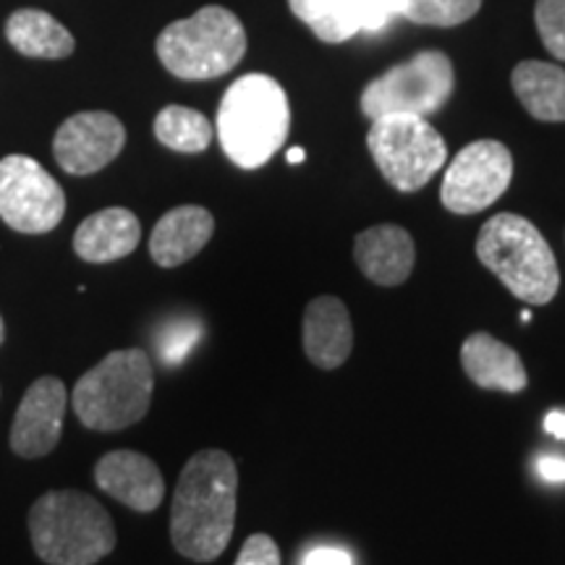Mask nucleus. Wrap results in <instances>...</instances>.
Listing matches in <instances>:
<instances>
[{
    "instance_id": "4",
    "label": "nucleus",
    "mask_w": 565,
    "mask_h": 565,
    "mask_svg": "<svg viewBox=\"0 0 565 565\" xmlns=\"http://www.w3.org/2000/svg\"><path fill=\"white\" fill-rule=\"evenodd\" d=\"M477 257L521 301L542 307L561 288V270L545 236L513 212H500L482 225Z\"/></svg>"
},
{
    "instance_id": "16",
    "label": "nucleus",
    "mask_w": 565,
    "mask_h": 565,
    "mask_svg": "<svg viewBox=\"0 0 565 565\" xmlns=\"http://www.w3.org/2000/svg\"><path fill=\"white\" fill-rule=\"evenodd\" d=\"M215 233V217L200 204H183L160 217L150 236V254L160 267H179L196 257Z\"/></svg>"
},
{
    "instance_id": "30",
    "label": "nucleus",
    "mask_w": 565,
    "mask_h": 565,
    "mask_svg": "<svg viewBox=\"0 0 565 565\" xmlns=\"http://www.w3.org/2000/svg\"><path fill=\"white\" fill-rule=\"evenodd\" d=\"M545 429H547L550 435H555L557 440L565 443V412H561V408L550 412L545 416Z\"/></svg>"
},
{
    "instance_id": "12",
    "label": "nucleus",
    "mask_w": 565,
    "mask_h": 565,
    "mask_svg": "<svg viewBox=\"0 0 565 565\" xmlns=\"http://www.w3.org/2000/svg\"><path fill=\"white\" fill-rule=\"evenodd\" d=\"M66 385L58 377H40L24 393L11 424V450L21 458L53 454L66 416Z\"/></svg>"
},
{
    "instance_id": "27",
    "label": "nucleus",
    "mask_w": 565,
    "mask_h": 565,
    "mask_svg": "<svg viewBox=\"0 0 565 565\" xmlns=\"http://www.w3.org/2000/svg\"><path fill=\"white\" fill-rule=\"evenodd\" d=\"M359 3V24L366 32H380L385 30L391 13L385 11V6L380 0H356Z\"/></svg>"
},
{
    "instance_id": "22",
    "label": "nucleus",
    "mask_w": 565,
    "mask_h": 565,
    "mask_svg": "<svg viewBox=\"0 0 565 565\" xmlns=\"http://www.w3.org/2000/svg\"><path fill=\"white\" fill-rule=\"evenodd\" d=\"M154 137L173 152L196 154L210 147L215 129L200 110L183 105H166L154 118Z\"/></svg>"
},
{
    "instance_id": "26",
    "label": "nucleus",
    "mask_w": 565,
    "mask_h": 565,
    "mask_svg": "<svg viewBox=\"0 0 565 565\" xmlns=\"http://www.w3.org/2000/svg\"><path fill=\"white\" fill-rule=\"evenodd\" d=\"M233 565H280V550L273 536L252 534Z\"/></svg>"
},
{
    "instance_id": "21",
    "label": "nucleus",
    "mask_w": 565,
    "mask_h": 565,
    "mask_svg": "<svg viewBox=\"0 0 565 565\" xmlns=\"http://www.w3.org/2000/svg\"><path fill=\"white\" fill-rule=\"evenodd\" d=\"M288 6L317 38L330 45L349 40L362 30L356 0H288Z\"/></svg>"
},
{
    "instance_id": "32",
    "label": "nucleus",
    "mask_w": 565,
    "mask_h": 565,
    "mask_svg": "<svg viewBox=\"0 0 565 565\" xmlns=\"http://www.w3.org/2000/svg\"><path fill=\"white\" fill-rule=\"evenodd\" d=\"M303 158H307V152H303L301 147H294V150H288V154H286V160L291 162V166H296V162H303Z\"/></svg>"
},
{
    "instance_id": "11",
    "label": "nucleus",
    "mask_w": 565,
    "mask_h": 565,
    "mask_svg": "<svg viewBox=\"0 0 565 565\" xmlns=\"http://www.w3.org/2000/svg\"><path fill=\"white\" fill-rule=\"evenodd\" d=\"M126 147V129L113 113L84 110L61 124L53 139L55 162L71 175H92Z\"/></svg>"
},
{
    "instance_id": "15",
    "label": "nucleus",
    "mask_w": 565,
    "mask_h": 565,
    "mask_svg": "<svg viewBox=\"0 0 565 565\" xmlns=\"http://www.w3.org/2000/svg\"><path fill=\"white\" fill-rule=\"evenodd\" d=\"M353 259L377 286H401L414 270V238L398 225H374L356 236Z\"/></svg>"
},
{
    "instance_id": "19",
    "label": "nucleus",
    "mask_w": 565,
    "mask_h": 565,
    "mask_svg": "<svg viewBox=\"0 0 565 565\" xmlns=\"http://www.w3.org/2000/svg\"><path fill=\"white\" fill-rule=\"evenodd\" d=\"M513 92L536 121H565V71L555 63L521 61L511 76Z\"/></svg>"
},
{
    "instance_id": "6",
    "label": "nucleus",
    "mask_w": 565,
    "mask_h": 565,
    "mask_svg": "<svg viewBox=\"0 0 565 565\" xmlns=\"http://www.w3.org/2000/svg\"><path fill=\"white\" fill-rule=\"evenodd\" d=\"M158 58L183 82H207L228 74L246 53V30L223 6H204L194 17L160 32Z\"/></svg>"
},
{
    "instance_id": "17",
    "label": "nucleus",
    "mask_w": 565,
    "mask_h": 565,
    "mask_svg": "<svg viewBox=\"0 0 565 565\" xmlns=\"http://www.w3.org/2000/svg\"><path fill=\"white\" fill-rule=\"evenodd\" d=\"M141 242L139 217L126 207L95 212L74 233V252L84 263L105 265L129 257Z\"/></svg>"
},
{
    "instance_id": "33",
    "label": "nucleus",
    "mask_w": 565,
    "mask_h": 565,
    "mask_svg": "<svg viewBox=\"0 0 565 565\" xmlns=\"http://www.w3.org/2000/svg\"><path fill=\"white\" fill-rule=\"evenodd\" d=\"M521 320H524V322L532 320V312H529V309H524V312H521Z\"/></svg>"
},
{
    "instance_id": "34",
    "label": "nucleus",
    "mask_w": 565,
    "mask_h": 565,
    "mask_svg": "<svg viewBox=\"0 0 565 565\" xmlns=\"http://www.w3.org/2000/svg\"><path fill=\"white\" fill-rule=\"evenodd\" d=\"M3 338H6V328H3V317H0V343H3Z\"/></svg>"
},
{
    "instance_id": "7",
    "label": "nucleus",
    "mask_w": 565,
    "mask_h": 565,
    "mask_svg": "<svg viewBox=\"0 0 565 565\" xmlns=\"http://www.w3.org/2000/svg\"><path fill=\"white\" fill-rule=\"evenodd\" d=\"M366 145L385 181L404 194L427 186L448 158L440 131L429 126L424 116L412 113H387L374 118Z\"/></svg>"
},
{
    "instance_id": "24",
    "label": "nucleus",
    "mask_w": 565,
    "mask_h": 565,
    "mask_svg": "<svg viewBox=\"0 0 565 565\" xmlns=\"http://www.w3.org/2000/svg\"><path fill=\"white\" fill-rule=\"evenodd\" d=\"M482 0H408L406 19L427 26H458L469 21Z\"/></svg>"
},
{
    "instance_id": "3",
    "label": "nucleus",
    "mask_w": 565,
    "mask_h": 565,
    "mask_svg": "<svg viewBox=\"0 0 565 565\" xmlns=\"http://www.w3.org/2000/svg\"><path fill=\"white\" fill-rule=\"evenodd\" d=\"M34 553L51 565H95L116 547L110 513L79 490L45 492L30 511Z\"/></svg>"
},
{
    "instance_id": "14",
    "label": "nucleus",
    "mask_w": 565,
    "mask_h": 565,
    "mask_svg": "<svg viewBox=\"0 0 565 565\" xmlns=\"http://www.w3.org/2000/svg\"><path fill=\"white\" fill-rule=\"evenodd\" d=\"M353 349V324L345 303L335 296L309 301L303 312V351L320 370H338Z\"/></svg>"
},
{
    "instance_id": "13",
    "label": "nucleus",
    "mask_w": 565,
    "mask_h": 565,
    "mask_svg": "<svg viewBox=\"0 0 565 565\" xmlns=\"http://www.w3.org/2000/svg\"><path fill=\"white\" fill-rule=\"evenodd\" d=\"M95 482L118 503L139 513H152L166 498V482L152 458L134 450H113L95 466Z\"/></svg>"
},
{
    "instance_id": "2",
    "label": "nucleus",
    "mask_w": 565,
    "mask_h": 565,
    "mask_svg": "<svg viewBox=\"0 0 565 565\" xmlns=\"http://www.w3.org/2000/svg\"><path fill=\"white\" fill-rule=\"evenodd\" d=\"M291 105L286 89L267 74H246L225 89L215 131L233 166L263 168L286 145Z\"/></svg>"
},
{
    "instance_id": "18",
    "label": "nucleus",
    "mask_w": 565,
    "mask_h": 565,
    "mask_svg": "<svg viewBox=\"0 0 565 565\" xmlns=\"http://www.w3.org/2000/svg\"><path fill=\"white\" fill-rule=\"evenodd\" d=\"M461 364L471 383L484 391L521 393L529 385V374L519 353L490 333L466 338L461 345Z\"/></svg>"
},
{
    "instance_id": "5",
    "label": "nucleus",
    "mask_w": 565,
    "mask_h": 565,
    "mask_svg": "<svg viewBox=\"0 0 565 565\" xmlns=\"http://www.w3.org/2000/svg\"><path fill=\"white\" fill-rule=\"evenodd\" d=\"M154 370L147 351H113L100 364L84 372L71 404L84 427L95 433H121L150 412Z\"/></svg>"
},
{
    "instance_id": "10",
    "label": "nucleus",
    "mask_w": 565,
    "mask_h": 565,
    "mask_svg": "<svg viewBox=\"0 0 565 565\" xmlns=\"http://www.w3.org/2000/svg\"><path fill=\"white\" fill-rule=\"evenodd\" d=\"M513 181V154L494 139L471 141L445 171L440 202L456 215H477L500 200Z\"/></svg>"
},
{
    "instance_id": "23",
    "label": "nucleus",
    "mask_w": 565,
    "mask_h": 565,
    "mask_svg": "<svg viewBox=\"0 0 565 565\" xmlns=\"http://www.w3.org/2000/svg\"><path fill=\"white\" fill-rule=\"evenodd\" d=\"M202 322L194 317H175L160 324L158 335H154V345L166 366H179L189 353L194 351V345L202 341Z\"/></svg>"
},
{
    "instance_id": "8",
    "label": "nucleus",
    "mask_w": 565,
    "mask_h": 565,
    "mask_svg": "<svg viewBox=\"0 0 565 565\" xmlns=\"http://www.w3.org/2000/svg\"><path fill=\"white\" fill-rule=\"evenodd\" d=\"M454 84V63L448 55L424 51L377 76L362 92V113L372 121L387 113H412L427 118L450 100Z\"/></svg>"
},
{
    "instance_id": "29",
    "label": "nucleus",
    "mask_w": 565,
    "mask_h": 565,
    "mask_svg": "<svg viewBox=\"0 0 565 565\" xmlns=\"http://www.w3.org/2000/svg\"><path fill=\"white\" fill-rule=\"evenodd\" d=\"M536 471L545 482L553 484H563L565 482V456L557 454H545L536 458Z\"/></svg>"
},
{
    "instance_id": "9",
    "label": "nucleus",
    "mask_w": 565,
    "mask_h": 565,
    "mask_svg": "<svg viewBox=\"0 0 565 565\" xmlns=\"http://www.w3.org/2000/svg\"><path fill=\"white\" fill-rule=\"evenodd\" d=\"M66 215V194L45 168L26 154L0 160V221L19 233L53 231Z\"/></svg>"
},
{
    "instance_id": "20",
    "label": "nucleus",
    "mask_w": 565,
    "mask_h": 565,
    "mask_svg": "<svg viewBox=\"0 0 565 565\" xmlns=\"http://www.w3.org/2000/svg\"><path fill=\"white\" fill-rule=\"evenodd\" d=\"M6 38H9L13 51H19L26 58H45L61 61L74 53V38L61 21H55L51 13L38 9L13 11L6 21Z\"/></svg>"
},
{
    "instance_id": "31",
    "label": "nucleus",
    "mask_w": 565,
    "mask_h": 565,
    "mask_svg": "<svg viewBox=\"0 0 565 565\" xmlns=\"http://www.w3.org/2000/svg\"><path fill=\"white\" fill-rule=\"evenodd\" d=\"M380 3L385 6V11L391 13V17H395V13H406L408 0H380Z\"/></svg>"
},
{
    "instance_id": "1",
    "label": "nucleus",
    "mask_w": 565,
    "mask_h": 565,
    "mask_svg": "<svg viewBox=\"0 0 565 565\" xmlns=\"http://www.w3.org/2000/svg\"><path fill=\"white\" fill-rule=\"evenodd\" d=\"M238 471L225 450H200L183 466L171 508V540L183 557L210 563L236 526Z\"/></svg>"
},
{
    "instance_id": "28",
    "label": "nucleus",
    "mask_w": 565,
    "mask_h": 565,
    "mask_svg": "<svg viewBox=\"0 0 565 565\" xmlns=\"http://www.w3.org/2000/svg\"><path fill=\"white\" fill-rule=\"evenodd\" d=\"M301 565H353L351 555L338 547H315L303 555Z\"/></svg>"
},
{
    "instance_id": "25",
    "label": "nucleus",
    "mask_w": 565,
    "mask_h": 565,
    "mask_svg": "<svg viewBox=\"0 0 565 565\" xmlns=\"http://www.w3.org/2000/svg\"><path fill=\"white\" fill-rule=\"evenodd\" d=\"M534 21L550 55L565 61V0H536Z\"/></svg>"
}]
</instances>
